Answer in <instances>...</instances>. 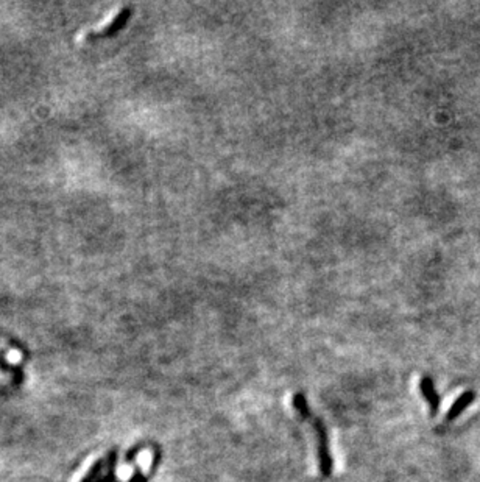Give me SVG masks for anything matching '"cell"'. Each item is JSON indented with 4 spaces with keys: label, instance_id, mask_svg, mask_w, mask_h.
<instances>
[{
    "label": "cell",
    "instance_id": "1",
    "mask_svg": "<svg viewBox=\"0 0 480 482\" xmlns=\"http://www.w3.org/2000/svg\"><path fill=\"white\" fill-rule=\"evenodd\" d=\"M312 426L316 434V442H319V461H320V471L323 476H331L332 471V459L329 454V440H328V431L324 426L323 421L316 416H311Z\"/></svg>",
    "mask_w": 480,
    "mask_h": 482
},
{
    "label": "cell",
    "instance_id": "2",
    "mask_svg": "<svg viewBox=\"0 0 480 482\" xmlns=\"http://www.w3.org/2000/svg\"><path fill=\"white\" fill-rule=\"evenodd\" d=\"M129 14H132V6H122L120 10L117 11H114L110 18L99 23V27H95L92 30H89L87 31V36H95V35H102L105 33V31H110V30H117L122 23H124L128 18H129Z\"/></svg>",
    "mask_w": 480,
    "mask_h": 482
},
{
    "label": "cell",
    "instance_id": "3",
    "mask_svg": "<svg viewBox=\"0 0 480 482\" xmlns=\"http://www.w3.org/2000/svg\"><path fill=\"white\" fill-rule=\"evenodd\" d=\"M420 390H421L422 398L426 399L430 414L435 415L438 412V409H440L442 399H440V395H438V392H437V387H435L432 378L422 377L421 381H420Z\"/></svg>",
    "mask_w": 480,
    "mask_h": 482
},
{
    "label": "cell",
    "instance_id": "4",
    "mask_svg": "<svg viewBox=\"0 0 480 482\" xmlns=\"http://www.w3.org/2000/svg\"><path fill=\"white\" fill-rule=\"evenodd\" d=\"M474 399H476V392H474V390H466V392H463V394L452 403V406L449 407V409H447V412H446V420H447V421L457 420L459 416H460L463 412H465L471 404L474 403Z\"/></svg>",
    "mask_w": 480,
    "mask_h": 482
},
{
    "label": "cell",
    "instance_id": "5",
    "mask_svg": "<svg viewBox=\"0 0 480 482\" xmlns=\"http://www.w3.org/2000/svg\"><path fill=\"white\" fill-rule=\"evenodd\" d=\"M294 407L297 409V412L299 414V416L303 420H311L312 412L309 409V404H307V399L303 394H297L294 397Z\"/></svg>",
    "mask_w": 480,
    "mask_h": 482
},
{
    "label": "cell",
    "instance_id": "6",
    "mask_svg": "<svg viewBox=\"0 0 480 482\" xmlns=\"http://www.w3.org/2000/svg\"><path fill=\"white\" fill-rule=\"evenodd\" d=\"M6 359H8V362H11V364H19L21 359H22V355L19 353L18 350H11L6 353Z\"/></svg>",
    "mask_w": 480,
    "mask_h": 482
},
{
    "label": "cell",
    "instance_id": "7",
    "mask_svg": "<svg viewBox=\"0 0 480 482\" xmlns=\"http://www.w3.org/2000/svg\"><path fill=\"white\" fill-rule=\"evenodd\" d=\"M129 482H147V481H145V478L142 476V473L139 470H136L134 475L132 476V479H129Z\"/></svg>",
    "mask_w": 480,
    "mask_h": 482
},
{
    "label": "cell",
    "instance_id": "8",
    "mask_svg": "<svg viewBox=\"0 0 480 482\" xmlns=\"http://www.w3.org/2000/svg\"><path fill=\"white\" fill-rule=\"evenodd\" d=\"M0 382H6V378L2 372H0Z\"/></svg>",
    "mask_w": 480,
    "mask_h": 482
}]
</instances>
